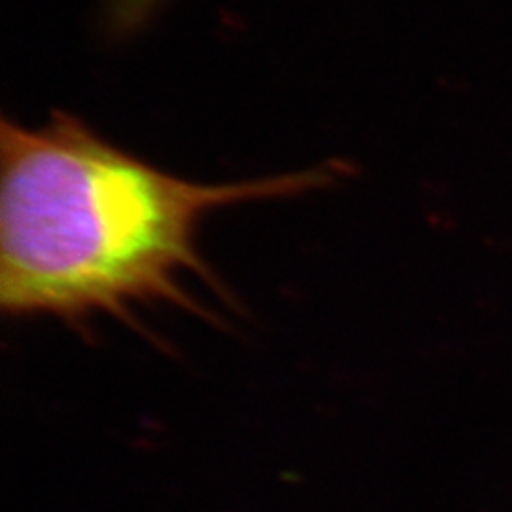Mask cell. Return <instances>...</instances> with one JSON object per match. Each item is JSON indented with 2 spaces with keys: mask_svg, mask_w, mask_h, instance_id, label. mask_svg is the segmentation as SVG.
<instances>
[{
  "mask_svg": "<svg viewBox=\"0 0 512 512\" xmlns=\"http://www.w3.org/2000/svg\"><path fill=\"white\" fill-rule=\"evenodd\" d=\"M336 179L329 167L243 183L169 175L114 147L80 118L0 126V306L82 325L128 319L135 304L202 313L184 277L217 285L198 249L220 207L296 196Z\"/></svg>",
  "mask_w": 512,
  "mask_h": 512,
  "instance_id": "6da1fadb",
  "label": "cell"
},
{
  "mask_svg": "<svg viewBox=\"0 0 512 512\" xmlns=\"http://www.w3.org/2000/svg\"><path fill=\"white\" fill-rule=\"evenodd\" d=\"M165 0H110L109 25L118 33L141 27Z\"/></svg>",
  "mask_w": 512,
  "mask_h": 512,
  "instance_id": "7a4b0ae2",
  "label": "cell"
}]
</instances>
